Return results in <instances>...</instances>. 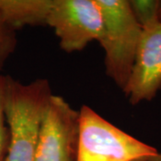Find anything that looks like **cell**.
I'll return each instance as SVG.
<instances>
[{
	"mask_svg": "<svg viewBox=\"0 0 161 161\" xmlns=\"http://www.w3.org/2000/svg\"><path fill=\"white\" fill-rule=\"evenodd\" d=\"M8 147V128L4 108V76L0 75V161L5 160Z\"/></svg>",
	"mask_w": 161,
	"mask_h": 161,
	"instance_id": "10",
	"label": "cell"
},
{
	"mask_svg": "<svg viewBox=\"0 0 161 161\" xmlns=\"http://www.w3.org/2000/svg\"><path fill=\"white\" fill-rule=\"evenodd\" d=\"M16 46L15 30L6 23L0 13V70Z\"/></svg>",
	"mask_w": 161,
	"mask_h": 161,
	"instance_id": "9",
	"label": "cell"
},
{
	"mask_svg": "<svg viewBox=\"0 0 161 161\" xmlns=\"http://www.w3.org/2000/svg\"><path fill=\"white\" fill-rule=\"evenodd\" d=\"M51 0H0V13L13 29L46 25Z\"/></svg>",
	"mask_w": 161,
	"mask_h": 161,
	"instance_id": "7",
	"label": "cell"
},
{
	"mask_svg": "<svg viewBox=\"0 0 161 161\" xmlns=\"http://www.w3.org/2000/svg\"><path fill=\"white\" fill-rule=\"evenodd\" d=\"M161 89V22L142 28L132 75L124 91L137 105L155 98Z\"/></svg>",
	"mask_w": 161,
	"mask_h": 161,
	"instance_id": "6",
	"label": "cell"
},
{
	"mask_svg": "<svg viewBox=\"0 0 161 161\" xmlns=\"http://www.w3.org/2000/svg\"><path fill=\"white\" fill-rule=\"evenodd\" d=\"M79 111L61 96L52 94L47 107L35 161H76Z\"/></svg>",
	"mask_w": 161,
	"mask_h": 161,
	"instance_id": "5",
	"label": "cell"
},
{
	"mask_svg": "<svg viewBox=\"0 0 161 161\" xmlns=\"http://www.w3.org/2000/svg\"><path fill=\"white\" fill-rule=\"evenodd\" d=\"M129 5L142 28L160 22L159 0H131Z\"/></svg>",
	"mask_w": 161,
	"mask_h": 161,
	"instance_id": "8",
	"label": "cell"
},
{
	"mask_svg": "<svg viewBox=\"0 0 161 161\" xmlns=\"http://www.w3.org/2000/svg\"><path fill=\"white\" fill-rule=\"evenodd\" d=\"M150 157H144V158H139L136 159H132L131 161H150Z\"/></svg>",
	"mask_w": 161,
	"mask_h": 161,
	"instance_id": "12",
	"label": "cell"
},
{
	"mask_svg": "<svg viewBox=\"0 0 161 161\" xmlns=\"http://www.w3.org/2000/svg\"><path fill=\"white\" fill-rule=\"evenodd\" d=\"M158 152L154 147L112 125L89 106H81L76 161H131Z\"/></svg>",
	"mask_w": 161,
	"mask_h": 161,
	"instance_id": "3",
	"label": "cell"
},
{
	"mask_svg": "<svg viewBox=\"0 0 161 161\" xmlns=\"http://www.w3.org/2000/svg\"><path fill=\"white\" fill-rule=\"evenodd\" d=\"M46 25L55 31L61 48L71 53L98 41L103 19L97 0H51Z\"/></svg>",
	"mask_w": 161,
	"mask_h": 161,
	"instance_id": "4",
	"label": "cell"
},
{
	"mask_svg": "<svg viewBox=\"0 0 161 161\" xmlns=\"http://www.w3.org/2000/svg\"><path fill=\"white\" fill-rule=\"evenodd\" d=\"M159 19H160V22H161V6H160V10H159Z\"/></svg>",
	"mask_w": 161,
	"mask_h": 161,
	"instance_id": "13",
	"label": "cell"
},
{
	"mask_svg": "<svg viewBox=\"0 0 161 161\" xmlns=\"http://www.w3.org/2000/svg\"><path fill=\"white\" fill-rule=\"evenodd\" d=\"M103 28L98 39L105 52L106 73L124 92L132 75L142 28L128 0H97Z\"/></svg>",
	"mask_w": 161,
	"mask_h": 161,
	"instance_id": "2",
	"label": "cell"
},
{
	"mask_svg": "<svg viewBox=\"0 0 161 161\" xmlns=\"http://www.w3.org/2000/svg\"><path fill=\"white\" fill-rule=\"evenodd\" d=\"M150 161H161V153L158 152L154 156H151L150 158Z\"/></svg>",
	"mask_w": 161,
	"mask_h": 161,
	"instance_id": "11",
	"label": "cell"
},
{
	"mask_svg": "<svg viewBox=\"0 0 161 161\" xmlns=\"http://www.w3.org/2000/svg\"><path fill=\"white\" fill-rule=\"evenodd\" d=\"M52 92L48 80L23 83L4 76L8 147L4 161H35L40 129Z\"/></svg>",
	"mask_w": 161,
	"mask_h": 161,
	"instance_id": "1",
	"label": "cell"
}]
</instances>
